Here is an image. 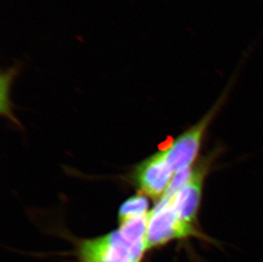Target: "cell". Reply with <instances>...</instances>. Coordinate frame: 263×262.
Wrapping results in <instances>:
<instances>
[{"mask_svg":"<svg viewBox=\"0 0 263 262\" xmlns=\"http://www.w3.org/2000/svg\"><path fill=\"white\" fill-rule=\"evenodd\" d=\"M149 201L144 194H138L124 201L119 211V223L148 214Z\"/></svg>","mask_w":263,"mask_h":262,"instance_id":"cell-6","label":"cell"},{"mask_svg":"<svg viewBox=\"0 0 263 262\" xmlns=\"http://www.w3.org/2000/svg\"><path fill=\"white\" fill-rule=\"evenodd\" d=\"M202 237L196 227L186 225L177 219L169 199L161 197L156 205L149 211L148 225L146 232V242L149 251L161 248L176 240H183L189 237Z\"/></svg>","mask_w":263,"mask_h":262,"instance_id":"cell-3","label":"cell"},{"mask_svg":"<svg viewBox=\"0 0 263 262\" xmlns=\"http://www.w3.org/2000/svg\"><path fill=\"white\" fill-rule=\"evenodd\" d=\"M213 154L203 158L194 166L191 178L169 199L176 217L186 225L196 227L197 216L201 203L204 180L213 161ZM164 197V196H162Z\"/></svg>","mask_w":263,"mask_h":262,"instance_id":"cell-4","label":"cell"},{"mask_svg":"<svg viewBox=\"0 0 263 262\" xmlns=\"http://www.w3.org/2000/svg\"><path fill=\"white\" fill-rule=\"evenodd\" d=\"M174 175L162 151L138 164L133 179L142 194L159 200L164 195Z\"/></svg>","mask_w":263,"mask_h":262,"instance_id":"cell-5","label":"cell"},{"mask_svg":"<svg viewBox=\"0 0 263 262\" xmlns=\"http://www.w3.org/2000/svg\"><path fill=\"white\" fill-rule=\"evenodd\" d=\"M230 84L216 104L200 121L181 134L172 142L169 148L163 151L164 158L174 174L191 168L194 165L201 148L206 130L227 99Z\"/></svg>","mask_w":263,"mask_h":262,"instance_id":"cell-2","label":"cell"},{"mask_svg":"<svg viewBox=\"0 0 263 262\" xmlns=\"http://www.w3.org/2000/svg\"><path fill=\"white\" fill-rule=\"evenodd\" d=\"M117 230L75 242V262H143L148 247V215L119 223Z\"/></svg>","mask_w":263,"mask_h":262,"instance_id":"cell-1","label":"cell"}]
</instances>
